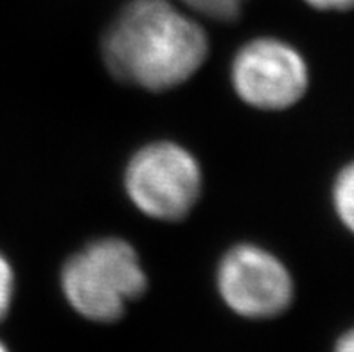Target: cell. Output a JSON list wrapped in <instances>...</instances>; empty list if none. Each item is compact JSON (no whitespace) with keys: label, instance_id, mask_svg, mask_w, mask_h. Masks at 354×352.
Here are the masks:
<instances>
[{"label":"cell","instance_id":"obj_1","mask_svg":"<svg viewBox=\"0 0 354 352\" xmlns=\"http://www.w3.org/2000/svg\"><path fill=\"white\" fill-rule=\"evenodd\" d=\"M207 35L173 0H133L104 40V59L119 80L148 90L180 85L202 67Z\"/></svg>","mask_w":354,"mask_h":352},{"label":"cell","instance_id":"obj_2","mask_svg":"<svg viewBox=\"0 0 354 352\" xmlns=\"http://www.w3.org/2000/svg\"><path fill=\"white\" fill-rule=\"evenodd\" d=\"M146 286L139 255L122 239L95 241L71 257L62 272L65 299L94 322L117 320Z\"/></svg>","mask_w":354,"mask_h":352},{"label":"cell","instance_id":"obj_3","mask_svg":"<svg viewBox=\"0 0 354 352\" xmlns=\"http://www.w3.org/2000/svg\"><path fill=\"white\" fill-rule=\"evenodd\" d=\"M126 191L135 207L155 219L184 218L202 192V171L187 149L155 142L133 155L126 169Z\"/></svg>","mask_w":354,"mask_h":352},{"label":"cell","instance_id":"obj_4","mask_svg":"<svg viewBox=\"0 0 354 352\" xmlns=\"http://www.w3.org/2000/svg\"><path fill=\"white\" fill-rule=\"evenodd\" d=\"M218 290L225 304L245 318L277 317L293 299L286 266L254 245L236 246L221 259Z\"/></svg>","mask_w":354,"mask_h":352},{"label":"cell","instance_id":"obj_5","mask_svg":"<svg viewBox=\"0 0 354 352\" xmlns=\"http://www.w3.org/2000/svg\"><path fill=\"white\" fill-rule=\"evenodd\" d=\"M232 83L250 106L283 110L304 95L308 67L301 54L284 41L257 38L236 54Z\"/></svg>","mask_w":354,"mask_h":352},{"label":"cell","instance_id":"obj_6","mask_svg":"<svg viewBox=\"0 0 354 352\" xmlns=\"http://www.w3.org/2000/svg\"><path fill=\"white\" fill-rule=\"evenodd\" d=\"M333 196L342 223L354 232V164H349L338 174Z\"/></svg>","mask_w":354,"mask_h":352},{"label":"cell","instance_id":"obj_7","mask_svg":"<svg viewBox=\"0 0 354 352\" xmlns=\"http://www.w3.org/2000/svg\"><path fill=\"white\" fill-rule=\"evenodd\" d=\"M180 6L214 20H232L243 11L247 0H173Z\"/></svg>","mask_w":354,"mask_h":352},{"label":"cell","instance_id":"obj_8","mask_svg":"<svg viewBox=\"0 0 354 352\" xmlns=\"http://www.w3.org/2000/svg\"><path fill=\"white\" fill-rule=\"evenodd\" d=\"M15 293V275L11 264L0 255V320L8 315Z\"/></svg>","mask_w":354,"mask_h":352},{"label":"cell","instance_id":"obj_9","mask_svg":"<svg viewBox=\"0 0 354 352\" xmlns=\"http://www.w3.org/2000/svg\"><path fill=\"white\" fill-rule=\"evenodd\" d=\"M304 2L320 11H349L354 8V0H304Z\"/></svg>","mask_w":354,"mask_h":352},{"label":"cell","instance_id":"obj_10","mask_svg":"<svg viewBox=\"0 0 354 352\" xmlns=\"http://www.w3.org/2000/svg\"><path fill=\"white\" fill-rule=\"evenodd\" d=\"M335 352H354V329H351L338 340Z\"/></svg>","mask_w":354,"mask_h":352},{"label":"cell","instance_id":"obj_11","mask_svg":"<svg viewBox=\"0 0 354 352\" xmlns=\"http://www.w3.org/2000/svg\"><path fill=\"white\" fill-rule=\"evenodd\" d=\"M0 352H9L8 347H6V345L2 344V342H0Z\"/></svg>","mask_w":354,"mask_h":352}]
</instances>
